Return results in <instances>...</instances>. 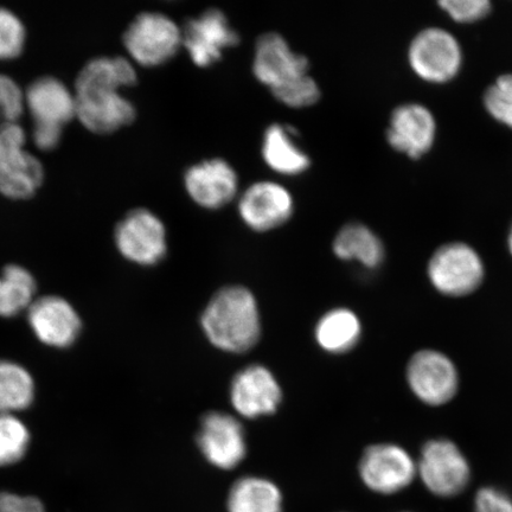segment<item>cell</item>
I'll return each mask as SVG.
<instances>
[{
    "label": "cell",
    "mask_w": 512,
    "mask_h": 512,
    "mask_svg": "<svg viewBox=\"0 0 512 512\" xmlns=\"http://www.w3.org/2000/svg\"><path fill=\"white\" fill-rule=\"evenodd\" d=\"M437 123L427 107L420 104L399 106L390 117L387 139L395 151L419 159L432 149Z\"/></svg>",
    "instance_id": "18"
},
{
    "label": "cell",
    "mask_w": 512,
    "mask_h": 512,
    "mask_svg": "<svg viewBox=\"0 0 512 512\" xmlns=\"http://www.w3.org/2000/svg\"><path fill=\"white\" fill-rule=\"evenodd\" d=\"M201 324L211 344L234 354L251 350L261 334L258 303L242 286L217 292L203 311Z\"/></svg>",
    "instance_id": "2"
},
{
    "label": "cell",
    "mask_w": 512,
    "mask_h": 512,
    "mask_svg": "<svg viewBox=\"0 0 512 512\" xmlns=\"http://www.w3.org/2000/svg\"><path fill=\"white\" fill-rule=\"evenodd\" d=\"M283 394L277 379L266 367H247L234 377L230 401L236 412L247 419L277 412Z\"/></svg>",
    "instance_id": "17"
},
{
    "label": "cell",
    "mask_w": 512,
    "mask_h": 512,
    "mask_svg": "<svg viewBox=\"0 0 512 512\" xmlns=\"http://www.w3.org/2000/svg\"><path fill=\"white\" fill-rule=\"evenodd\" d=\"M508 245H509L510 253H511V255H512V226H511V229H510V234H509V239H508Z\"/></svg>",
    "instance_id": "35"
},
{
    "label": "cell",
    "mask_w": 512,
    "mask_h": 512,
    "mask_svg": "<svg viewBox=\"0 0 512 512\" xmlns=\"http://www.w3.org/2000/svg\"><path fill=\"white\" fill-rule=\"evenodd\" d=\"M486 111L498 123L512 128V74L502 75L484 95Z\"/></svg>",
    "instance_id": "29"
},
{
    "label": "cell",
    "mask_w": 512,
    "mask_h": 512,
    "mask_svg": "<svg viewBox=\"0 0 512 512\" xmlns=\"http://www.w3.org/2000/svg\"><path fill=\"white\" fill-rule=\"evenodd\" d=\"M475 512H512V497L507 492L486 486L477 492Z\"/></svg>",
    "instance_id": "32"
},
{
    "label": "cell",
    "mask_w": 512,
    "mask_h": 512,
    "mask_svg": "<svg viewBox=\"0 0 512 512\" xmlns=\"http://www.w3.org/2000/svg\"><path fill=\"white\" fill-rule=\"evenodd\" d=\"M439 5L459 23L480 21L490 14L492 8L489 0H443Z\"/></svg>",
    "instance_id": "31"
},
{
    "label": "cell",
    "mask_w": 512,
    "mask_h": 512,
    "mask_svg": "<svg viewBox=\"0 0 512 512\" xmlns=\"http://www.w3.org/2000/svg\"><path fill=\"white\" fill-rule=\"evenodd\" d=\"M31 435L17 414L0 413V467L15 465L25 457Z\"/></svg>",
    "instance_id": "26"
},
{
    "label": "cell",
    "mask_w": 512,
    "mask_h": 512,
    "mask_svg": "<svg viewBox=\"0 0 512 512\" xmlns=\"http://www.w3.org/2000/svg\"><path fill=\"white\" fill-rule=\"evenodd\" d=\"M239 215L255 232H268L283 226L294 213V200L284 185L256 182L239 198Z\"/></svg>",
    "instance_id": "13"
},
{
    "label": "cell",
    "mask_w": 512,
    "mask_h": 512,
    "mask_svg": "<svg viewBox=\"0 0 512 512\" xmlns=\"http://www.w3.org/2000/svg\"><path fill=\"white\" fill-rule=\"evenodd\" d=\"M416 469L425 488L437 497H456L470 483L469 463L458 446L448 440L427 443Z\"/></svg>",
    "instance_id": "7"
},
{
    "label": "cell",
    "mask_w": 512,
    "mask_h": 512,
    "mask_svg": "<svg viewBox=\"0 0 512 512\" xmlns=\"http://www.w3.org/2000/svg\"><path fill=\"white\" fill-rule=\"evenodd\" d=\"M28 322L38 341L56 349L73 345L82 329L75 307L57 296L37 298L29 307Z\"/></svg>",
    "instance_id": "16"
},
{
    "label": "cell",
    "mask_w": 512,
    "mask_h": 512,
    "mask_svg": "<svg viewBox=\"0 0 512 512\" xmlns=\"http://www.w3.org/2000/svg\"><path fill=\"white\" fill-rule=\"evenodd\" d=\"M407 380L413 393L431 406L445 405L458 390V373L450 358L439 351L416 352L409 361Z\"/></svg>",
    "instance_id": "12"
},
{
    "label": "cell",
    "mask_w": 512,
    "mask_h": 512,
    "mask_svg": "<svg viewBox=\"0 0 512 512\" xmlns=\"http://www.w3.org/2000/svg\"><path fill=\"white\" fill-rule=\"evenodd\" d=\"M403 512H408V511H403Z\"/></svg>",
    "instance_id": "36"
},
{
    "label": "cell",
    "mask_w": 512,
    "mask_h": 512,
    "mask_svg": "<svg viewBox=\"0 0 512 512\" xmlns=\"http://www.w3.org/2000/svg\"><path fill=\"white\" fill-rule=\"evenodd\" d=\"M358 471L363 484L370 491L384 496L399 494L418 475L411 454L392 444L368 447L363 453Z\"/></svg>",
    "instance_id": "9"
},
{
    "label": "cell",
    "mask_w": 512,
    "mask_h": 512,
    "mask_svg": "<svg viewBox=\"0 0 512 512\" xmlns=\"http://www.w3.org/2000/svg\"><path fill=\"white\" fill-rule=\"evenodd\" d=\"M124 44L134 62L157 67L170 61L182 48V29L174 19L160 12H143L128 25Z\"/></svg>",
    "instance_id": "4"
},
{
    "label": "cell",
    "mask_w": 512,
    "mask_h": 512,
    "mask_svg": "<svg viewBox=\"0 0 512 512\" xmlns=\"http://www.w3.org/2000/svg\"><path fill=\"white\" fill-rule=\"evenodd\" d=\"M137 70L123 56L96 57L80 70L75 81L76 118L96 134H108L130 125L136 107L120 89L137 82Z\"/></svg>",
    "instance_id": "1"
},
{
    "label": "cell",
    "mask_w": 512,
    "mask_h": 512,
    "mask_svg": "<svg viewBox=\"0 0 512 512\" xmlns=\"http://www.w3.org/2000/svg\"><path fill=\"white\" fill-rule=\"evenodd\" d=\"M27 41L22 19L0 6V61L14 60L23 53Z\"/></svg>",
    "instance_id": "27"
},
{
    "label": "cell",
    "mask_w": 512,
    "mask_h": 512,
    "mask_svg": "<svg viewBox=\"0 0 512 512\" xmlns=\"http://www.w3.org/2000/svg\"><path fill=\"white\" fill-rule=\"evenodd\" d=\"M226 508L227 512H285L283 491L270 479L241 477L230 486Z\"/></svg>",
    "instance_id": "21"
},
{
    "label": "cell",
    "mask_w": 512,
    "mask_h": 512,
    "mask_svg": "<svg viewBox=\"0 0 512 512\" xmlns=\"http://www.w3.org/2000/svg\"><path fill=\"white\" fill-rule=\"evenodd\" d=\"M197 444L207 462L223 471L238 467L247 454L242 425L226 413L211 412L204 416Z\"/></svg>",
    "instance_id": "11"
},
{
    "label": "cell",
    "mask_w": 512,
    "mask_h": 512,
    "mask_svg": "<svg viewBox=\"0 0 512 512\" xmlns=\"http://www.w3.org/2000/svg\"><path fill=\"white\" fill-rule=\"evenodd\" d=\"M114 242L128 261L139 266H155L168 252L162 220L145 208L133 209L117 224Z\"/></svg>",
    "instance_id": "5"
},
{
    "label": "cell",
    "mask_w": 512,
    "mask_h": 512,
    "mask_svg": "<svg viewBox=\"0 0 512 512\" xmlns=\"http://www.w3.org/2000/svg\"><path fill=\"white\" fill-rule=\"evenodd\" d=\"M307 57L297 54L277 32L261 35L255 44L253 73L262 85L274 89L309 74Z\"/></svg>",
    "instance_id": "15"
},
{
    "label": "cell",
    "mask_w": 512,
    "mask_h": 512,
    "mask_svg": "<svg viewBox=\"0 0 512 512\" xmlns=\"http://www.w3.org/2000/svg\"><path fill=\"white\" fill-rule=\"evenodd\" d=\"M63 127L46 124H34L32 139L35 145L42 151L56 149L62 138Z\"/></svg>",
    "instance_id": "34"
},
{
    "label": "cell",
    "mask_w": 512,
    "mask_h": 512,
    "mask_svg": "<svg viewBox=\"0 0 512 512\" xmlns=\"http://www.w3.org/2000/svg\"><path fill=\"white\" fill-rule=\"evenodd\" d=\"M25 107V93L8 75L0 74V126L17 123Z\"/></svg>",
    "instance_id": "30"
},
{
    "label": "cell",
    "mask_w": 512,
    "mask_h": 512,
    "mask_svg": "<svg viewBox=\"0 0 512 512\" xmlns=\"http://www.w3.org/2000/svg\"><path fill=\"white\" fill-rule=\"evenodd\" d=\"M34 377L21 364L0 360V413L17 414L35 400Z\"/></svg>",
    "instance_id": "25"
},
{
    "label": "cell",
    "mask_w": 512,
    "mask_h": 512,
    "mask_svg": "<svg viewBox=\"0 0 512 512\" xmlns=\"http://www.w3.org/2000/svg\"><path fill=\"white\" fill-rule=\"evenodd\" d=\"M25 142L21 125L0 126V194L10 200H28L43 183V166L25 150Z\"/></svg>",
    "instance_id": "3"
},
{
    "label": "cell",
    "mask_w": 512,
    "mask_h": 512,
    "mask_svg": "<svg viewBox=\"0 0 512 512\" xmlns=\"http://www.w3.org/2000/svg\"><path fill=\"white\" fill-rule=\"evenodd\" d=\"M37 284L27 268L5 266L0 272V317L12 318L28 311L35 302Z\"/></svg>",
    "instance_id": "24"
},
{
    "label": "cell",
    "mask_w": 512,
    "mask_h": 512,
    "mask_svg": "<svg viewBox=\"0 0 512 512\" xmlns=\"http://www.w3.org/2000/svg\"><path fill=\"white\" fill-rule=\"evenodd\" d=\"M408 60L422 80L445 83L456 78L463 54L457 38L440 28L422 30L409 46Z\"/></svg>",
    "instance_id": "8"
},
{
    "label": "cell",
    "mask_w": 512,
    "mask_h": 512,
    "mask_svg": "<svg viewBox=\"0 0 512 512\" xmlns=\"http://www.w3.org/2000/svg\"><path fill=\"white\" fill-rule=\"evenodd\" d=\"M184 187L198 206L217 210L226 207L239 192V177L227 160L214 158L190 166Z\"/></svg>",
    "instance_id": "14"
},
{
    "label": "cell",
    "mask_w": 512,
    "mask_h": 512,
    "mask_svg": "<svg viewBox=\"0 0 512 512\" xmlns=\"http://www.w3.org/2000/svg\"><path fill=\"white\" fill-rule=\"evenodd\" d=\"M239 42V32L220 9H208L188 19L182 28V47L197 67L213 66L222 59L224 51Z\"/></svg>",
    "instance_id": "10"
},
{
    "label": "cell",
    "mask_w": 512,
    "mask_h": 512,
    "mask_svg": "<svg viewBox=\"0 0 512 512\" xmlns=\"http://www.w3.org/2000/svg\"><path fill=\"white\" fill-rule=\"evenodd\" d=\"M334 253L345 261H358L376 268L384 259V247L373 230L361 223H350L339 230L334 241Z\"/></svg>",
    "instance_id": "22"
},
{
    "label": "cell",
    "mask_w": 512,
    "mask_h": 512,
    "mask_svg": "<svg viewBox=\"0 0 512 512\" xmlns=\"http://www.w3.org/2000/svg\"><path fill=\"white\" fill-rule=\"evenodd\" d=\"M25 106L34 124L63 127L76 117L75 94L54 76H43L30 83Z\"/></svg>",
    "instance_id": "19"
},
{
    "label": "cell",
    "mask_w": 512,
    "mask_h": 512,
    "mask_svg": "<svg viewBox=\"0 0 512 512\" xmlns=\"http://www.w3.org/2000/svg\"><path fill=\"white\" fill-rule=\"evenodd\" d=\"M274 98L281 104L293 108H304L315 105L320 99V89L315 79L309 74L300 76L285 85L272 89Z\"/></svg>",
    "instance_id": "28"
},
{
    "label": "cell",
    "mask_w": 512,
    "mask_h": 512,
    "mask_svg": "<svg viewBox=\"0 0 512 512\" xmlns=\"http://www.w3.org/2000/svg\"><path fill=\"white\" fill-rule=\"evenodd\" d=\"M360 319L348 309H336L325 313L316 326L319 347L331 354H344L360 341Z\"/></svg>",
    "instance_id": "23"
},
{
    "label": "cell",
    "mask_w": 512,
    "mask_h": 512,
    "mask_svg": "<svg viewBox=\"0 0 512 512\" xmlns=\"http://www.w3.org/2000/svg\"><path fill=\"white\" fill-rule=\"evenodd\" d=\"M296 128L283 124L267 127L261 153L270 168L284 176H298L310 168L311 159L296 140Z\"/></svg>",
    "instance_id": "20"
},
{
    "label": "cell",
    "mask_w": 512,
    "mask_h": 512,
    "mask_svg": "<svg viewBox=\"0 0 512 512\" xmlns=\"http://www.w3.org/2000/svg\"><path fill=\"white\" fill-rule=\"evenodd\" d=\"M0 512H46V508L36 497L0 492Z\"/></svg>",
    "instance_id": "33"
},
{
    "label": "cell",
    "mask_w": 512,
    "mask_h": 512,
    "mask_svg": "<svg viewBox=\"0 0 512 512\" xmlns=\"http://www.w3.org/2000/svg\"><path fill=\"white\" fill-rule=\"evenodd\" d=\"M428 277L445 296H467L483 283V261L475 249L465 243H447L433 254L428 264Z\"/></svg>",
    "instance_id": "6"
}]
</instances>
